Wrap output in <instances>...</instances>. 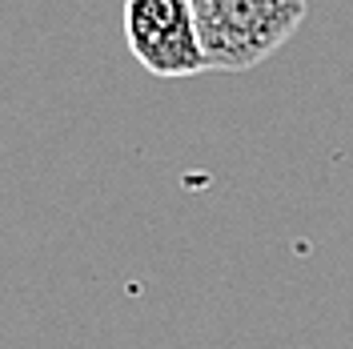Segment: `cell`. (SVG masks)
<instances>
[{
	"label": "cell",
	"instance_id": "1",
	"mask_svg": "<svg viewBox=\"0 0 353 349\" xmlns=\"http://www.w3.org/2000/svg\"><path fill=\"white\" fill-rule=\"evenodd\" d=\"M209 72H245L301 28L309 0H189Z\"/></svg>",
	"mask_w": 353,
	"mask_h": 349
},
{
	"label": "cell",
	"instance_id": "2",
	"mask_svg": "<svg viewBox=\"0 0 353 349\" xmlns=\"http://www.w3.org/2000/svg\"><path fill=\"white\" fill-rule=\"evenodd\" d=\"M125 44L132 61L161 81H185L209 72L189 0H125Z\"/></svg>",
	"mask_w": 353,
	"mask_h": 349
}]
</instances>
